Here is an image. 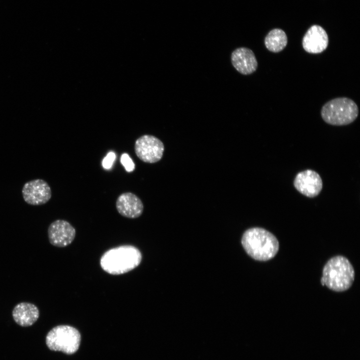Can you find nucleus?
Instances as JSON below:
<instances>
[{"mask_svg": "<svg viewBox=\"0 0 360 360\" xmlns=\"http://www.w3.org/2000/svg\"><path fill=\"white\" fill-rule=\"evenodd\" d=\"M46 342L48 348L52 350L71 354L79 348L80 334L77 329L72 326L60 325L49 331Z\"/></svg>", "mask_w": 360, "mask_h": 360, "instance_id": "5", "label": "nucleus"}, {"mask_svg": "<svg viewBox=\"0 0 360 360\" xmlns=\"http://www.w3.org/2000/svg\"><path fill=\"white\" fill-rule=\"evenodd\" d=\"M142 256L134 246L124 245L111 248L102 256L100 264L106 272L113 275L128 272L140 263Z\"/></svg>", "mask_w": 360, "mask_h": 360, "instance_id": "2", "label": "nucleus"}, {"mask_svg": "<svg viewBox=\"0 0 360 360\" xmlns=\"http://www.w3.org/2000/svg\"><path fill=\"white\" fill-rule=\"evenodd\" d=\"M328 38L326 30L321 26L313 25L304 35L302 45L305 51L317 54L324 52L328 47Z\"/></svg>", "mask_w": 360, "mask_h": 360, "instance_id": "10", "label": "nucleus"}, {"mask_svg": "<svg viewBox=\"0 0 360 360\" xmlns=\"http://www.w3.org/2000/svg\"><path fill=\"white\" fill-rule=\"evenodd\" d=\"M48 234L51 244L58 248H64L73 242L76 231L74 228L68 221L56 220L49 226Z\"/></svg>", "mask_w": 360, "mask_h": 360, "instance_id": "8", "label": "nucleus"}, {"mask_svg": "<svg viewBox=\"0 0 360 360\" xmlns=\"http://www.w3.org/2000/svg\"><path fill=\"white\" fill-rule=\"evenodd\" d=\"M120 162L126 172H132L134 170L135 164L128 154L124 153L122 154Z\"/></svg>", "mask_w": 360, "mask_h": 360, "instance_id": "15", "label": "nucleus"}, {"mask_svg": "<svg viewBox=\"0 0 360 360\" xmlns=\"http://www.w3.org/2000/svg\"><path fill=\"white\" fill-rule=\"evenodd\" d=\"M116 207L120 215L130 218L140 217L143 213L144 208L142 200L130 192L120 194L116 199Z\"/></svg>", "mask_w": 360, "mask_h": 360, "instance_id": "11", "label": "nucleus"}, {"mask_svg": "<svg viewBox=\"0 0 360 360\" xmlns=\"http://www.w3.org/2000/svg\"><path fill=\"white\" fill-rule=\"evenodd\" d=\"M246 252L252 258L266 261L272 258L279 250L276 238L268 230L258 227L246 230L241 240Z\"/></svg>", "mask_w": 360, "mask_h": 360, "instance_id": "1", "label": "nucleus"}, {"mask_svg": "<svg viewBox=\"0 0 360 360\" xmlns=\"http://www.w3.org/2000/svg\"><path fill=\"white\" fill-rule=\"evenodd\" d=\"M323 120L334 126H344L352 122L358 114V108L350 98L342 97L331 100L322 107Z\"/></svg>", "mask_w": 360, "mask_h": 360, "instance_id": "4", "label": "nucleus"}, {"mask_svg": "<svg viewBox=\"0 0 360 360\" xmlns=\"http://www.w3.org/2000/svg\"><path fill=\"white\" fill-rule=\"evenodd\" d=\"M232 66L240 73L248 75L254 72L258 68V62L254 54L250 48H238L231 55Z\"/></svg>", "mask_w": 360, "mask_h": 360, "instance_id": "12", "label": "nucleus"}, {"mask_svg": "<svg viewBox=\"0 0 360 360\" xmlns=\"http://www.w3.org/2000/svg\"><path fill=\"white\" fill-rule=\"evenodd\" d=\"M354 276V268L349 260L342 256H335L324 265L320 282L333 291L343 292L351 287Z\"/></svg>", "mask_w": 360, "mask_h": 360, "instance_id": "3", "label": "nucleus"}, {"mask_svg": "<svg viewBox=\"0 0 360 360\" xmlns=\"http://www.w3.org/2000/svg\"><path fill=\"white\" fill-rule=\"evenodd\" d=\"M116 158V156L114 152H108L102 160V164L103 167L106 169L110 168Z\"/></svg>", "mask_w": 360, "mask_h": 360, "instance_id": "16", "label": "nucleus"}, {"mask_svg": "<svg viewBox=\"0 0 360 360\" xmlns=\"http://www.w3.org/2000/svg\"><path fill=\"white\" fill-rule=\"evenodd\" d=\"M12 316L17 324L26 327L36 322L40 316V311L34 304L22 302L15 306L12 312Z\"/></svg>", "mask_w": 360, "mask_h": 360, "instance_id": "13", "label": "nucleus"}, {"mask_svg": "<svg viewBox=\"0 0 360 360\" xmlns=\"http://www.w3.org/2000/svg\"><path fill=\"white\" fill-rule=\"evenodd\" d=\"M288 44V37L286 32L280 28L271 30L264 38V44L270 52H278L282 50Z\"/></svg>", "mask_w": 360, "mask_h": 360, "instance_id": "14", "label": "nucleus"}, {"mask_svg": "<svg viewBox=\"0 0 360 360\" xmlns=\"http://www.w3.org/2000/svg\"><path fill=\"white\" fill-rule=\"evenodd\" d=\"M23 198L26 202L32 206H40L48 202L52 197V190L48 183L42 179L27 182L23 186Z\"/></svg>", "mask_w": 360, "mask_h": 360, "instance_id": "7", "label": "nucleus"}, {"mask_svg": "<svg viewBox=\"0 0 360 360\" xmlns=\"http://www.w3.org/2000/svg\"><path fill=\"white\" fill-rule=\"evenodd\" d=\"M294 184L298 191L308 198L317 196L322 188L321 177L312 170L298 172L294 180Z\"/></svg>", "mask_w": 360, "mask_h": 360, "instance_id": "9", "label": "nucleus"}, {"mask_svg": "<svg viewBox=\"0 0 360 360\" xmlns=\"http://www.w3.org/2000/svg\"><path fill=\"white\" fill-rule=\"evenodd\" d=\"M134 149L136 154L140 160L152 164L162 159L164 147L162 142L156 137L146 134L136 140Z\"/></svg>", "mask_w": 360, "mask_h": 360, "instance_id": "6", "label": "nucleus"}]
</instances>
